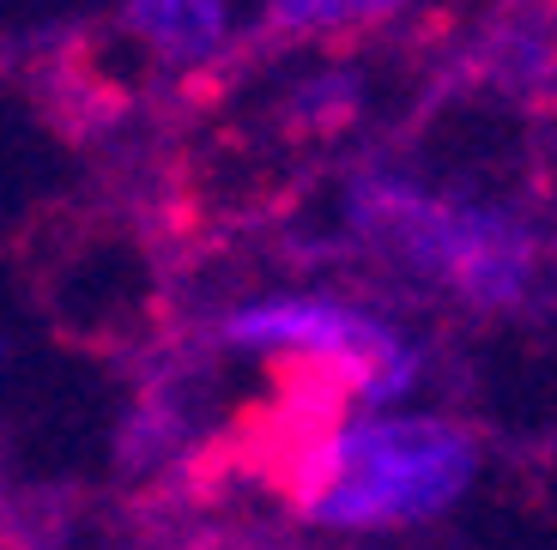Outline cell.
I'll use <instances>...</instances> for the list:
<instances>
[{"instance_id":"cell-1","label":"cell","mask_w":557,"mask_h":550,"mask_svg":"<svg viewBox=\"0 0 557 550\" xmlns=\"http://www.w3.org/2000/svg\"><path fill=\"white\" fill-rule=\"evenodd\" d=\"M339 218L388 273L443 290L473 315H516L545 278V236L528 212L436 188L412 170H358L339 193Z\"/></svg>"},{"instance_id":"cell-4","label":"cell","mask_w":557,"mask_h":550,"mask_svg":"<svg viewBox=\"0 0 557 550\" xmlns=\"http://www.w3.org/2000/svg\"><path fill=\"white\" fill-rule=\"evenodd\" d=\"M122 25L164 67H212L237 37V7L231 0H127Z\"/></svg>"},{"instance_id":"cell-7","label":"cell","mask_w":557,"mask_h":550,"mask_svg":"<svg viewBox=\"0 0 557 550\" xmlns=\"http://www.w3.org/2000/svg\"><path fill=\"white\" fill-rule=\"evenodd\" d=\"M0 358H7V339H0Z\"/></svg>"},{"instance_id":"cell-5","label":"cell","mask_w":557,"mask_h":550,"mask_svg":"<svg viewBox=\"0 0 557 550\" xmlns=\"http://www.w3.org/2000/svg\"><path fill=\"white\" fill-rule=\"evenodd\" d=\"M412 0H267V25L292 37H327V30H358L406 13Z\"/></svg>"},{"instance_id":"cell-6","label":"cell","mask_w":557,"mask_h":550,"mask_svg":"<svg viewBox=\"0 0 557 550\" xmlns=\"http://www.w3.org/2000/svg\"><path fill=\"white\" fill-rule=\"evenodd\" d=\"M351 110H358V79L351 73H309L297 85V115H309V122L339 127L351 122Z\"/></svg>"},{"instance_id":"cell-3","label":"cell","mask_w":557,"mask_h":550,"mask_svg":"<svg viewBox=\"0 0 557 550\" xmlns=\"http://www.w3.org/2000/svg\"><path fill=\"white\" fill-rule=\"evenodd\" d=\"M224 351L315 363L346 387L351 412H400L431 382V345L400 315L351 290H261L224 309Z\"/></svg>"},{"instance_id":"cell-2","label":"cell","mask_w":557,"mask_h":550,"mask_svg":"<svg viewBox=\"0 0 557 550\" xmlns=\"http://www.w3.org/2000/svg\"><path fill=\"white\" fill-rule=\"evenodd\" d=\"M485 441L473 424L424 405L346 412L292 466V509L321 533L376 538L436 526L473 496Z\"/></svg>"}]
</instances>
